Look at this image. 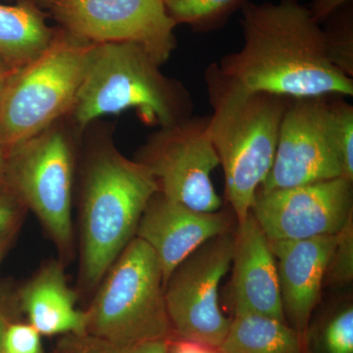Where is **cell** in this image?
<instances>
[{"mask_svg":"<svg viewBox=\"0 0 353 353\" xmlns=\"http://www.w3.org/2000/svg\"><path fill=\"white\" fill-rule=\"evenodd\" d=\"M241 10L243 46L221 58L228 78L254 92L290 99L352 97L353 79L330 61L322 26L299 0L248 1Z\"/></svg>","mask_w":353,"mask_h":353,"instance_id":"cell-1","label":"cell"},{"mask_svg":"<svg viewBox=\"0 0 353 353\" xmlns=\"http://www.w3.org/2000/svg\"><path fill=\"white\" fill-rule=\"evenodd\" d=\"M204 78L212 108L209 134L224 171L227 201L239 223L250 214L270 173L290 97L241 87L218 63L209 65Z\"/></svg>","mask_w":353,"mask_h":353,"instance_id":"cell-2","label":"cell"},{"mask_svg":"<svg viewBox=\"0 0 353 353\" xmlns=\"http://www.w3.org/2000/svg\"><path fill=\"white\" fill-rule=\"evenodd\" d=\"M158 192L145 166L110 143L95 148L83 171L80 208L79 290L92 294L134 238L150 199Z\"/></svg>","mask_w":353,"mask_h":353,"instance_id":"cell-3","label":"cell"},{"mask_svg":"<svg viewBox=\"0 0 353 353\" xmlns=\"http://www.w3.org/2000/svg\"><path fill=\"white\" fill-rule=\"evenodd\" d=\"M160 67L139 44L94 43L69 116L80 130L129 110L148 126L168 127L187 119L194 111L189 90Z\"/></svg>","mask_w":353,"mask_h":353,"instance_id":"cell-4","label":"cell"},{"mask_svg":"<svg viewBox=\"0 0 353 353\" xmlns=\"http://www.w3.org/2000/svg\"><path fill=\"white\" fill-rule=\"evenodd\" d=\"M94 43L62 30L9 75L0 90V143L8 152L69 115Z\"/></svg>","mask_w":353,"mask_h":353,"instance_id":"cell-5","label":"cell"},{"mask_svg":"<svg viewBox=\"0 0 353 353\" xmlns=\"http://www.w3.org/2000/svg\"><path fill=\"white\" fill-rule=\"evenodd\" d=\"M85 313V333L118 343L171 340L157 255L134 236L106 272Z\"/></svg>","mask_w":353,"mask_h":353,"instance_id":"cell-6","label":"cell"},{"mask_svg":"<svg viewBox=\"0 0 353 353\" xmlns=\"http://www.w3.org/2000/svg\"><path fill=\"white\" fill-rule=\"evenodd\" d=\"M75 164L73 143L57 123L9 150L3 187L36 215L64 264L75 250Z\"/></svg>","mask_w":353,"mask_h":353,"instance_id":"cell-7","label":"cell"},{"mask_svg":"<svg viewBox=\"0 0 353 353\" xmlns=\"http://www.w3.org/2000/svg\"><path fill=\"white\" fill-rule=\"evenodd\" d=\"M234 231L206 241L171 274L165 305L176 339L218 348L232 320L223 314L219 287L233 262Z\"/></svg>","mask_w":353,"mask_h":353,"instance_id":"cell-8","label":"cell"},{"mask_svg":"<svg viewBox=\"0 0 353 353\" xmlns=\"http://www.w3.org/2000/svg\"><path fill=\"white\" fill-rule=\"evenodd\" d=\"M208 123L209 116H190L159 128L134 157L150 172L160 194L199 212H216L223 205L211 178L220 161Z\"/></svg>","mask_w":353,"mask_h":353,"instance_id":"cell-9","label":"cell"},{"mask_svg":"<svg viewBox=\"0 0 353 353\" xmlns=\"http://www.w3.org/2000/svg\"><path fill=\"white\" fill-rule=\"evenodd\" d=\"M333 97L290 99L273 166L259 190L289 189L343 176Z\"/></svg>","mask_w":353,"mask_h":353,"instance_id":"cell-10","label":"cell"},{"mask_svg":"<svg viewBox=\"0 0 353 353\" xmlns=\"http://www.w3.org/2000/svg\"><path fill=\"white\" fill-rule=\"evenodd\" d=\"M65 31L90 43H131L161 66L176 48V23L165 0H55L50 4Z\"/></svg>","mask_w":353,"mask_h":353,"instance_id":"cell-11","label":"cell"},{"mask_svg":"<svg viewBox=\"0 0 353 353\" xmlns=\"http://www.w3.org/2000/svg\"><path fill=\"white\" fill-rule=\"evenodd\" d=\"M269 241L334 236L352 220V181L332 179L256 192L252 210Z\"/></svg>","mask_w":353,"mask_h":353,"instance_id":"cell-12","label":"cell"},{"mask_svg":"<svg viewBox=\"0 0 353 353\" xmlns=\"http://www.w3.org/2000/svg\"><path fill=\"white\" fill-rule=\"evenodd\" d=\"M232 230L231 217L224 211L199 212L157 192L148 201L134 236L157 255L165 285L176 267L197 248Z\"/></svg>","mask_w":353,"mask_h":353,"instance_id":"cell-13","label":"cell"},{"mask_svg":"<svg viewBox=\"0 0 353 353\" xmlns=\"http://www.w3.org/2000/svg\"><path fill=\"white\" fill-rule=\"evenodd\" d=\"M336 234L307 240L269 241L277 264L285 321L301 338L307 332L321 296Z\"/></svg>","mask_w":353,"mask_h":353,"instance_id":"cell-14","label":"cell"},{"mask_svg":"<svg viewBox=\"0 0 353 353\" xmlns=\"http://www.w3.org/2000/svg\"><path fill=\"white\" fill-rule=\"evenodd\" d=\"M232 265L234 315H261L287 322L275 256L252 213L238 223L234 231Z\"/></svg>","mask_w":353,"mask_h":353,"instance_id":"cell-15","label":"cell"},{"mask_svg":"<svg viewBox=\"0 0 353 353\" xmlns=\"http://www.w3.org/2000/svg\"><path fill=\"white\" fill-rule=\"evenodd\" d=\"M21 312L41 336L85 333V313L77 307L78 292L70 287L65 264L44 263L16 290Z\"/></svg>","mask_w":353,"mask_h":353,"instance_id":"cell-16","label":"cell"},{"mask_svg":"<svg viewBox=\"0 0 353 353\" xmlns=\"http://www.w3.org/2000/svg\"><path fill=\"white\" fill-rule=\"evenodd\" d=\"M55 32L32 2L0 4V58L13 71L41 54Z\"/></svg>","mask_w":353,"mask_h":353,"instance_id":"cell-17","label":"cell"},{"mask_svg":"<svg viewBox=\"0 0 353 353\" xmlns=\"http://www.w3.org/2000/svg\"><path fill=\"white\" fill-rule=\"evenodd\" d=\"M222 353H303V338L287 322L255 314L234 315Z\"/></svg>","mask_w":353,"mask_h":353,"instance_id":"cell-18","label":"cell"},{"mask_svg":"<svg viewBox=\"0 0 353 353\" xmlns=\"http://www.w3.org/2000/svg\"><path fill=\"white\" fill-rule=\"evenodd\" d=\"M248 0H165L167 13L176 25H188L194 32L219 30Z\"/></svg>","mask_w":353,"mask_h":353,"instance_id":"cell-19","label":"cell"},{"mask_svg":"<svg viewBox=\"0 0 353 353\" xmlns=\"http://www.w3.org/2000/svg\"><path fill=\"white\" fill-rule=\"evenodd\" d=\"M324 32L326 52L331 63L353 79V6L350 4L327 21Z\"/></svg>","mask_w":353,"mask_h":353,"instance_id":"cell-20","label":"cell"},{"mask_svg":"<svg viewBox=\"0 0 353 353\" xmlns=\"http://www.w3.org/2000/svg\"><path fill=\"white\" fill-rule=\"evenodd\" d=\"M169 341L158 340L118 345L92 334H70L62 336L55 347L57 353H168Z\"/></svg>","mask_w":353,"mask_h":353,"instance_id":"cell-21","label":"cell"},{"mask_svg":"<svg viewBox=\"0 0 353 353\" xmlns=\"http://www.w3.org/2000/svg\"><path fill=\"white\" fill-rule=\"evenodd\" d=\"M343 97H333L336 139L343 178L353 182V106Z\"/></svg>","mask_w":353,"mask_h":353,"instance_id":"cell-22","label":"cell"},{"mask_svg":"<svg viewBox=\"0 0 353 353\" xmlns=\"http://www.w3.org/2000/svg\"><path fill=\"white\" fill-rule=\"evenodd\" d=\"M27 212L13 194L6 190H0V268L17 238Z\"/></svg>","mask_w":353,"mask_h":353,"instance_id":"cell-23","label":"cell"},{"mask_svg":"<svg viewBox=\"0 0 353 353\" xmlns=\"http://www.w3.org/2000/svg\"><path fill=\"white\" fill-rule=\"evenodd\" d=\"M336 248L332 254L326 276L339 284L350 283L353 277V226L352 220L336 234Z\"/></svg>","mask_w":353,"mask_h":353,"instance_id":"cell-24","label":"cell"},{"mask_svg":"<svg viewBox=\"0 0 353 353\" xmlns=\"http://www.w3.org/2000/svg\"><path fill=\"white\" fill-rule=\"evenodd\" d=\"M41 336L30 323L11 322L4 334V353H43Z\"/></svg>","mask_w":353,"mask_h":353,"instance_id":"cell-25","label":"cell"},{"mask_svg":"<svg viewBox=\"0 0 353 353\" xmlns=\"http://www.w3.org/2000/svg\"><path fill=\"white\" fill-rule=\"evenodd\" d=\"M328 353H353V309H345L332 320L325 334Z\"/></svg>","mask_w":353,"mask_h":353,"instance_id":"cell-26","label":"cell"},{"mask_svg":"<svg viewBox=\"0 0 353 353\" xmlns=\"http://www.w3.org/2000/svg\"><path fill=\"white\" fill-rule=\"evenodd\" d=\"M21 312L16 292L0 283V353H4V334L13 315Z\"/></svg>","mask_w":353,"mask_h":353,"instance_id":"cell-27","label":"cell"},{"mask_svg":"<svg viewBox=\"0 0 353 353\" xmlns=\"http://www.w3.org/2000/svg\"><path fill=\"white\" fill-rule=\"evenodd\" d=\"M353 0H312L307 6L311 17L322 26L341 9L352 4Z\"/></svg>","mask_w":353,"mask_h":353,"instance_id":"cell-28","label":"cell"},{"mask_svg":"<svg viewBox=\"0 0 353 353\" xmlns=\"http://www.w3.org/2000/svg\"><path fill=\"white\" fill-rule=\"evenodd\" d=\"M168 353H222L220 350L216 352V348L204 347L190 341L171 339L169 341Z\"/></svg>","mask_w":353,"mask_h":353,"instance_id":"cell-29","label":"cell"},{"mask_svg":"<svg viewBox=\"0 0 353 353\" xmlns=\"http://www.w3.org/2000/svg\"><path fill=\"white\" fill-rule=\"evenodd\" d=\"M8 150L6 146L0 143V190H3L4 181H6L7 158H8Z\"/></svg>","mask_w":353,"mask_h":353,"instance_id":"cell-30","label":"cell"},{"mask_svg":"<svg viewBox=\"0 0 353 353\" xmlns=\"http://www.w3.org/2000/svg\"><path fill=\"white\" fill-rule=\"evenodd\" d=\"M13 70L9 68L8 65L0 58V90L6 82L7 78L12 73Z\"/></svg>","mask_w":353,"mask_h":353,"instance_id":"cell-31","label":"cell"},{"mask_svg":"<svg viewBox=\"0 0 353 353\" xmlns=\"http://www.w3.org/2000/svg\"><path fill=\"white\" fill-rule=\"evenodd\" d=\"M46 1L50 2V3H52V2H54L55 0H46Z\"/></svg>","mask_w":353,"mask_h":353,"instance_id":"cell-32","label":"cell"}]
</instances>
